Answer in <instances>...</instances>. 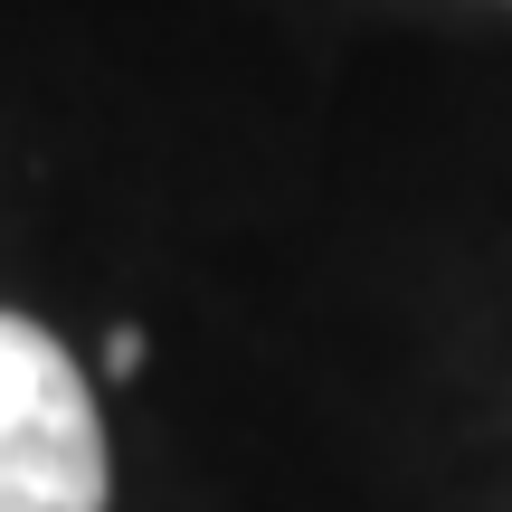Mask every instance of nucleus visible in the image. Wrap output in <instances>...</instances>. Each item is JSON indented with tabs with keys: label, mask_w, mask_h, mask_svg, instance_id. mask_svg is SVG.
Wrapping results in <instances>:
<instances>
[{
	"label": "nucleus",
	"mask_w": 512,
	"mask_h": 512,
	"mask_svg": "<svg viewBox=\"0 0 512 512\" xmlns=\"http://www.w3.org/2000/svg\"><path fill=\"white\" fill-rule=\"evenodd\" d=\"M0 512H105L95 389L29 313H0Z\"/></svg>",
	"instance_id": "obj_1"
},
{
	"label": "nucleus",
	"mask_w": 512,
	"mask_h": 512,
	"mask_svg": "<svg viewBox=\"0 0 512 512\" xmlns=\"http://www.w3.org/2000/svg\"><path fill=\"white\" fill-rule=\"evenodd\" d=\"M105 370H124V380H133V370H143V332H114V342H105Z\"/></svg>",
	"instance_id": "obj_2"
}]
</instances>
